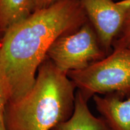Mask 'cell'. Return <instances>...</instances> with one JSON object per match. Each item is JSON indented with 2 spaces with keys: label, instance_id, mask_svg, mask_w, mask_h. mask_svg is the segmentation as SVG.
I'll use <instances>...</instances> for the list:
<instances>
[{
  "label": "cell",
  "instance_id": "52a82bcc",
  "mask_svg": "<svg viewBox=\"0 0 130 130\" xmlns=\"http://www.w3.org/2000/svg\"><path fill=\"white\" fill-rule=\"evenodd\" d=\"M87 102L88 100L77 90L72 116L52 130H111L101 117H96L92 113Z\"/></svg>",
  "mask_w": 130,
  "mask_h": 130
},
{
  "label": "cell",
  "instance_id": "5b68a950",
  "mask_svg": "<svg viewBox=\"0 0 130 130\" xmlns=\"http://www.w3.org/2000/svg\"><path fill=\"white\" fill-rule=\"evenodd\" d=\"M87 18L107 56L130 11V0H80Z\"/></svg>",
  "mask_w": 130,
  "mask_h": 130
},
{
  "label": "cell",
  "instance_id": "8fae6325",
  "mask_svg": "<svg viewBox=\"0 0 130 130\" xmlns=\"http://www.w3.org/2000/svg\"><path fill=\"white\" fill-rule=\"evenodd\" d=\"M60 0H32L33 12L47 8Z\"/></svg>",
  "mask_w": 130,
  "mask_h": 130
},
{
  "label": "cell",
  "instance_id": "3957f363",
  "mask_svg": "<svg viewBox=\"0 0 130 130\" xmlns=\"http://www.w3.org/2000/svg\"><path fill=\"white\" fill-rule=\"evenodd\" d=\"M67 75L88 101L95 95L110 93L129 97L130 49H113L103 59Z\"/></svg>",
  "mask_w": 130,
  "mask_h": 130
},
{
  "label": "cell",
  "instance_id": "8992f818",
  "mask_svg": "<svg viewBox=\"0 0 130 130\" xmlns=\"http://www.w3.org/2000/svg\"><path fill=\"white\" fill-rule=\"evenodd\" d=\"M96 108L111 130H130V96L116 93L93 96Z\"/></svg>",
  "mask_w": 130,
  "mask_h": 130
},
{
  "label": "cell",
  "instance_id": "6da1fadb",
  "mask_svg": "<svg viewBox=\"0 0 130 130\" xmlns=\"http://www.w3.org/2000/svg\"><path fill=\"white\" fill-rule=\"evenodd\" d=\"M88 21L80 0H60L5 31L0 39V74L8 102L18 101L31 90L53 42Z\"/></svg>",
  "mask_w": 130,
  "mask_h": 130
},
{
  "label": "cell",
  "instance_id": "9c48e42d",
  "mask_svg": "<svg viewBox=\"0 0 130 130\" xmlns=\"http://www.w3.org/2000/svg\"><path fill=\"white\" fill-rule=\"evenodd\" d=\"M112 48L130 49V11L118 35L114 40Z\"/></svg>",
  "mask_w": 130,
  "mask_h": 130
},
{
  "label": "cell",
  "instance_id": "30bf717a",
  "mask_svg": "<svg viewBox=\"0 0 130 130\" xmlns=\"http://www.w3.org/2000/svg\"><path fill=\"white\" fill-rule=\"evenodd\" d=\"M8 102V96L0 74V130H7L5 122V113Z\"/></svg>",
  "mask_w": 130,
  "mask_h": 130
},
{
  "label": "cell",
  "instance_id": "7a4b0ae2",
  "mask_svg": "<svg viewBox=\"0 0 130 130\" xmlns=\"http://www.w3.org/2000/svg\"><path fill=\"white\" fill-rule=\"evenodd\" d=\"M75 89L67 74L46 58L29 93L18 101L7 103L6 129L52 130L72 116Z\"/></svg>",
  "mask_w": 130,
  "mask_h": 130
},
{
  "label": "cell",
  "instance_id": "277c9868",
  "mask_svg": "<svg viewBox=\"0 0 130 130\" xmlns=\"http://www.w3.org/2000/svg\"><path fill=\"white\" fill-rule=\"evenodd\" d=\"M106 56L95 29L88 21L75 31L58 37L49 48L46 58L67 74L85 69Z\"/></svg>",
  "mask_w": 130,
  "mask_h": 130
},
{
  "label": "cell",
  "instance_id": "7c38bea8",
  "mask_svg": "<svg viewBox=\"0 0 130 130\" xmlns=\"http://www.w3.org/2000/svg\"><path fill=\"white\" fill-rule=\"evenodd\" d=\"M0 36H1V35H0Z\"/></svg>",
  "mask_w": 130,
  "mask_h": 130
},
{
  "label": "cell",
  "instance_id": "ba28073f",
  "mask_svg": "<svg viewBox=\"0 0 130 130\" xmlns=\"http://www.w3.org/2000/svg\"><path fill=\"white\" fill-rule=\"evenodd\" d=\"M33 12L32 0H0V35Z\"/></svg>",
  "mask_w": 130,
  "mask_h": 130
}]
</instances>
